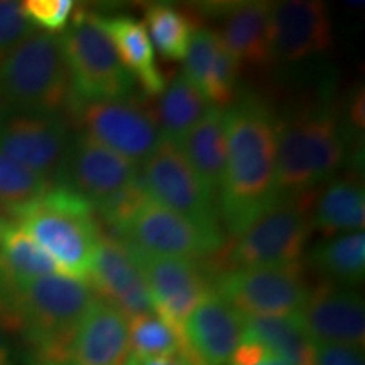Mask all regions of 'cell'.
<instances>
[{"mask_svg":"<svg viewBox=\"0 0 365 365\" xmlns=\"http://www.w3.org/2000/svg\"><path fill=\"white\" fill-rule=\"evenodd\" d=\"M68 112L80 127V134L90 137L139 168L161 143V130L153 107L140 100L129 97L78 100L71 97Z\"/></svg>","mask_w":365,"mask_h":365,"instance_id":"cell-8","label":"cell"},{"mask_svg":"<svg viewBox=\"0 0 365 365\" xmlns=\"http://www.w3.org/2000/svg\"><path fill=\"white\" fill-rule=\"evenodd\" d=\"M97 296L86 281L65 274L43 276L14 296L16 331L38 355V365L65 364L81 319Z\"/></svg>","mask_w":365,"mask_h":365,"instance_id":"cell-2","label":"cell"},{"mask_svg":"<svg viewBox=\"0 0 365 365\" xmlns=\"http://www.w3.org/2000/svg\"><path fill=\"white\" fill-rule=\"evenodd\" d=\"M2 325H0V365H12V354L11 346L7 344L6 333H4Z\"/></svg>","mask_w":365,"mask_h":365,"instance_id":"cell-37","label":"cell"},{"mask_svg":"<svg viewBox=\"0 0 365 365\" xmlns=\"http://www.w3.org/2000/svg\"><path fill=\"white\" fill-rule=\"evenodd\" d=\"M127 365H137L135 357H130V360H129V362H127Z\"/></svg>","mask_w":365,"mask_h":365,"instance_id":"cell-40","label":"cell"},{"mask_svg":"<svg viewBox=\"0 0 365 365\" xmlns=\"http://www.w3.org/2000/svg\"><path fill=\"white\" fill-rule=\"evenodd\" d=\"M215 293L242 317L298 314L309 289L303 266L230 269L215 279Z\"/></svg>","mask_w":365,"mask_h":365,"instance_id":"cell-9","label":"cell"},{"mask_svg":"<svg viewBox=\"0 0 365 365\" xmlns=\"http://www.w3.org/2000/svg\"><path fill=\"white\" fill-rule=\"evenodd\" d=\"M274 61L298 63L325 53L333 43L325 2L282 0L271 4Z\"/></svg>","mask_w":365,"mask_h":365,"instance_id":"cell-16","label":"cell"},{"mask_svg":"<svg viewBox=\"0 0 365 365\" xmlns=\"http://www.w3.org/2000/svg\"><path fill=\"white\" fill-rule=\"evenodd\" d=\"M240 341H257L287 365L317 362V345L304 330L299 313L287 317H244Z\"/></svg>","mask_w":365,"mask_h":365,"instance_id":"cell-24","label":"cell"},{"mask_svg":"<svg viewBox=\"0 0 365 365\" xmlns=\"http://www.w3.org/2000/svg\"><path fill=\"white\" fill-rule=\"evenodd\" d=\"M309 262L333 279L357 284L365 274L364 232L341 234L317 245L309 254Z\"/></svg>","mask_w":365,"mask_h":365,"instance_id":"cell-28","label":"cell"},{"mask_svg":"<svg viewBox=\"0 0 365 365\" xmlns=\"http://www.w3.org/2000/svg\"><path fill=\"white\" fill-rule=\"evenodd\" d=\"M309 193L279 196L227 249L232 269L282 267L299 264L312 232Z\"/></svg>","mask_w":365,"mask_h":365,"instance_id":"cell-7","label":"cell"},{"mask_svg":"<svg viewBox=\"0 0 365 365\" xmlns=\"http://www.w3.org/2000/svg\"><path fill=\"white\" fill-rule=\"evenodd\" d=\"M345 135L330 105L276 118V175L281 196L309 193L345 161Z\"/></svg>","mask_w":365,"mask_h":365,"instance_id":"cell-3","label":"cell"},{"mask_svg":"<svg viewBox=\"0 0 365 365\" xmlns=\"http://www.w3.org/2000/svg\"><path fill=\"white\" fill-rule=\"evenodd\" d=\"M7 223H9L7 218H4L2 215H0V239H2V234H4V230H6Z\"/></svg>","mask_w":365,"mask_h":365,"instance_id":"cell-39","label":"cell"},{"mask_svg":"<svg viewBox=\"0 0 365 365\" xmlns=\"http://www.w3.org/2000/svg\"><path fill=\"white\" fill-rule=\"evenodd\" d=\"M350 117L357 129H364V90H360L357 97L354 98L352 107H350Z\"/></svg>","mask_w":365,"mask_h":365,"instance_id":"cell-35","label":"cell"},{"mask_svg":"<svg viewBox=\"0 0 365 365\" xmlns=\"http://www.w3.org/2000/svg\"><path fill=\"white\" fill-rule=\"evenodd\" d=\"M139 178V166L78 132L70 139L54 180L95 208Z\"/></svg>","mask_w":365,"mask_h":365,"instance_id":"cell-12","label":"cell"},{"mask_svg":"<svg viewBox=\"0 0 365 365\" xmlns=\"http://www.w3.org/2000/svg\"><path fill=\"white\" fill-rule=\"evenodd\" d=\"M125 247L143 271L154 313L176 330H185V322L191 312L212 293L207 271L195 261L156 257L129 245Z\"/></svg>","mask_w":365,"mask_h":365,"instance_id":"cell-13","label":"cell"},{"mask_svg":"<svg viewBox=\"0 0 365 365\" xmlns=\"http://www.w3.org/2000/svg\"><path fill=\"white\" fill-rule=\"evenodd\" d=\"M182 61V76L210 105L225 108L235 102L239 65L227 51L215 31H196Z\"/></svg>","mask_w":365,"mask_h":365,"instance_id":"cell-20","label":"cell"},{"mask_svg":"<svg viewBox=\"0 0 365 365\" xmlns=\"http://www.w3.org/2000/svg\"><path fill=\"white\" fill-rule=\"evenodd\" d=\"M314 365H365L362 352L349 345H317Z\"/></svg>","mask_w":365,"mask_h":365,"instance_id":"cell-33","label":"cell"},{"mask_svg":"<svg viewBox=\"0 0 365 365\" xmlns=\"http://www.w3.org/2000/svg\"><path fill=\"white\" fill-rule=\"evenodd\" d=\"M312 230L323 235L362 232L365 225L364 185L352 180L333 181L318 198L312 213Z\"/></svg>","mask_w":365,"mask_h":365,"instance_id":"cell-26","label":"cell"},{"mask_svg":"<svg viewBox=\"0 0 365 365\" xmlns=\"http://www.w3.org/2000/svg\"><path fill=\"white\" fill-rule=\"evenodd\" d=\"M86 282L98 299L110 304L127 319L154 313L139 264L115 237H100Z\"/></svg>","mask_w":365,"mask_h":365,"instance_id":"cell-15","label":"cell"},{"mask_svg":"<svg viewBox=\"0 0 365 365\" xmlns=\"http://www.w3.org/2000/svg\"><path fill=\"white\" fill-rule=\"evenodd\" d=\"M100 24L113 43L122 65L132 78L139 80L148 97H159L166 88V78L156 65L153 43L140 21L130 16L100 17Z\"/></svg>","mask_w":365,"mask_h":365,"instance_id":"cell-22","label":"cell"},{"mask_svg":"<svg viewBox=\"0 0 365 365\" xmlns=\"http://www.w3.org/2000/svg\"><path fill=\"white\" fill-rule=\"evenodd\" d=\"M130 350L137 360L180 355L181 349L188 345L185 330H176L168 325L156 313L143 314L127 319Z\"/></svg>","mask_w":365,"mask_h":365,"instance_id":"cell-29","label":"cell"},{"mask_svg":"<svg viewBox=\"0 0 365 365\" xmlns=\"http://www.w3.org/2000/svg\"><path fill=\"white\" fill-rule=\"evenodd\" d=\"M271 352L257 341H240L230 357V365H257L271 357Z\"/></svg>","mask_w":365,"mask_h":365,"instance_id":"cell-34","label":"cell"},{"mask_svg":"<svg viewBox=\"0 0 365 365\" xmlns=\"http://www.w3.org/2000/svg\"><path fill=\"white\" fill-rule=\"evenodd\" d=\"M117 239L144 254L185 261H198L220 250L223 245L222 228L198 225L156 203L150 196Z\"/></svg>","mask_w":365,"mask_h":365,"instance_id":"cell-10","label":"cell"},{"mask_svg":"<svg viewBox=\"0 0 365 365\" xmlns=\"http://www.w3.org/2000/svg\"><path fill=\"white\" fill-rule=\"evenodd\" d=\"M21 6L31 24L49 34L63 33L76 9L73 0H24Z\"/></svg>","mask_w":365,"mask_h":365,"instance_id":"cell-31","label":"cell"},{"mask_svg":"<svg viewBox=\"0 0 365 365\" xmlns=\"http://www.w3.org/2000/svg\"><path fill=\"white\" fill-rule=\"evenodd\" d=\"M143 24L148 36L163 58L181 61L196 33L195 17L171 4H150L144 9Z\"/></svg>","mask_w":365,"mask_h":365,"instance_id":"cell-27","label":"cell"},{"mask_svg":"<svg viewBox=\"0 0 365 365\" xmlns=\"http://www.w3.org/2000/svg\"><path fill=\"white\" fill-rule=\"evenodd\" d=\"M71 97L59 34L36 29L0 63V112L61 115Z\"/></svg>","mask_w":365,"mask_h":365,"instance_id":"cell-5","label":"cell"},{"mask_svg":"<svg viewBox=\"0 0 365 365\" xmlns=\"http://www.w3.org/2000/svg\"><path fill=\"white\" fill-rule=\"evenodd\" d=\"M210 107L212 105L205 100L203 95L180 73L159 95L153 112L163 139L181 148L182 140L202 120Z\"/></svg>","mask_w":365,"mask_h":365,"instance_id":"cell-25","label":"cell"},{"mask_svg":"<svg viewBox=\"0 0 365 365\" xmlns=\"http://www.w3.org/2000/svg\"><path fill=\"white\" fill-rule=\"evenodd\" d=\"M227 166L218 191L220 215L239 235L279 198L276 175V118L255 95L225 108Z\"/></svg>","mask_w":365,"mask_h":365,"instance_id":"cell-1","label":"cell"},{"mask_svg":"<svg viewBox=\"0 0 365 365\" xmlns=\"http://www.w3.org/2000/svg\"><path fill=\"white\" fill-rule=\"evenodd\" d=\"M54 182L0 154V215L16 217L22 208L48 193Z\"/></svg>","mask_w":365,"mask_h":365,"instance_id":"cell-30","label":"cell"},{"mask_svg":"<svg viewBox=\"0 0 365 365\" xmlns=\"http://www.w3.org/2000/svg\"><path fill=\"white\" fill-rule=\"evenodd\" d=\"M205 11L213 12L220 21L223 46L237 65L266 68L274 61L271 43V2L245 0V2L210 4Z\"/></svg>","mask_w":365,"mask_h":365,"instance_id":"cell-18","label":"cell"},{"mask_svg":"<svg viewBox=\"0 0 365 365\" xmlns=\"http://www.w3.org/2000/svg\"><path fill=\"white\" fill-rule=\"evenodd\" d=\"M299 318L314 345L362 349L365 344L364 299L354 291L323 282L309 291Z\"/></svg>","mask_w":365,"mask_h":365,"instance_id":"cell-17","label":"cell"},{"mask_svg":"<svg viewBox=\"0 0 365 365\" xmlns=\"http://www.w3.org/2000/svg\"><path fill=\"white\" fill-rule=\"evenodd\" d=\"M93 207L63 186H53L14 217L65 276L86 281L102 237Z\"/></svg>","mask_w":365,"mask_h":365,"instance_id":"cell-4","label":"cell"},{"mask_svg":"<svg viewBox=\"0 0 365 365\" xmlns=\"http://www.w3.org/2000/svg\"><path fill=\"white\" fill-rule=\"evenodd\" d=\"M180 149L205 190L213 198L218 196L227 166L225 108L212 105Z\"/></svg>","mask_w":365,"mask_h":365,"instance_id":"cell-23","label":"cell"},{"mask_svg":"<svg viewBox=\"0 0 365 365\" xmlns=\"http://www.w3.org/2000/svg\"><path fill=\"white\" fill-rule=\"evenodd\" d=\"M130 357L127 318L97 298L81 319L61 365H127Z\"/></svg>","mask_w":365,"mask_h":365,"instance_id":"cell-19","label":"cell"},{"mask_svg":"<svg viewBox=\"0 0 365 365\" xmlns=\"http://www.w3.org/2000/svg\"><path fill=\"white\" fill-rule=\"evenodd\" d=\"M61 49L70 71L73 98H125L134 88V78L100 24V16L75 9L70 24L61 34Z\"/></svg>","mask_w":365,"mask_h":365,"instance_id":"cell-6","label":"cell"},{"mask_svg":"<svg viewBox=\"0 0 365 365\" xmlns=\"http://www.w3.org/2000/svg\"><path fill=\"white\" fill-rule=\"evenodd\" d=\"M244 317L212 291L185 322V336L205 365H225L240 344Z\"/></svg>","mask_w":365,"mask_h":365,"instance_id":"cell-21","label":"cell"},{"mask_svg":"<svg viewBox=\"0 0 365 365\" xmlns=\"http://www.w3.org/2000/svg\"><path fill=\"white\" fill-rule=\"evenodd\" d=\"M140 180L154 202L207 228H220L213 196L191 170L182 150L163 139L143 164Z\"/></svg>","mask_w":365,"mask_h":365,"instance_id":"cell-11","label":"cell"},{"mask_svg":"<svg viewBox=\"0 0 365 365\" xmlns=\"http://www.w3.org/2000/svg\"><path fill=\"white\" fill-rule=\"evenodd\" d=\"M257 365H287V364L282 359L276 357V355H271V357H267L266 360H262V362L257 364Z\"/></svg>","mask_w":365,"mask_h":365,"instance_id":"cell-38","label":"cell"},{"mask_svg":"<svg viewBox=\"0 0 365 365\" xmlns=\"http://www.w3.org/2000/svg\"><path fill=\"white\" fill-rule=\"evenodd\" d=\"M34 31L36 27L22 12L21 2L0 0V63Z\"/></svg>","mask_w":365,"mask_h":365,"instance_id":"cell-32","label":"cell"},{"mask_svg":"<svg viewBox=\"0 0 365 365\" xmlns=\"http://www.w3.org/2000/svg\"><path fill=\"white\" fill-rule=\"evenodd\" d=\"M137 365H190V364L186 362L181 355H168V357L137 360Z\"/></svg>","mask_w":365,"mask_h":365,"instance_id":"cell-36","label":"cell"},{"mask_svg":"<svg viewBox=\"0 0 365 365\" xmlns=\"http://www.w3.org/2000/svg\"><path fill=\"white\" fill-rule=\"evenodd\" d=\"M70 144L59 113L0 112V154L53 182Z\"/></svg>","mask_w":365,"mask_h":365,"instance_id":"cell-14","label":"cell"}]
</instances>
